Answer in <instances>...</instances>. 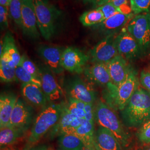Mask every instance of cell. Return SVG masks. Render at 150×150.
I'll return each instance as SVG.
<instances>
[{
  "label": "cell",
  "instance_id": "1",
  "mask_svg": "<svg viewBox=\"0 0 150 150\" xmlns=\"http://www.w3.org/2000/svg\"><path fill=\"white\" fill-rule=\"evenodd\" d=\"M123 122L129 127H139L150 120L149 92L139 88L121 111Z\"/></svg>",
  "mask_w": 150,
  "mask_h": 150
},
{
  "label": "cell",
  "instance_id": "2",
  "mask_svg": "<svg viewBox=\"0 0 150 150\" xmlns=\"http://www.w3.org/2000/svg\"><path fill=\"white\" fill-rule=\"evenodd\" d=\"M137 72L132 68L125 80L118 85L110 82L103 93L105 103L113 110L122 111L139 88Z\"/></svg>",
  "mask_w": 150,
  "mask_h": 150
},
{
  "label": "cell",
  "instance_id": "3",
  "mask_svg": "<svg viewBox=\"0 0 150 150\" xmlns=\"http://www.w3.org/2000/svg\"><path fill=\"white\" fill-rule=\"evenodd\" d=\"M64 105L52 104L43 108L33 124L25 150L36 145L48 131L59 122Z\"/></svg>",
  "mask_w": 150,
  "mask_h": 150
},
{
  "label": "cell",
  "instance_id": "4",
  "mask_svg": "<svg viewBox=\"0 0 150 150\" xmlns=\"http://www.w3.org/2000/svg\"><path fill=\"white\" fill-rule=\"evenodd\" d=\"M95 121L99 126L110 130L122 145L123 149L129 146L131 136L112 108L106 103L99 101L95 106Z\"/></svg>",
  "mask_w": 150,
  "mask_h": 150
},
{
  "label": "cell",
  "instance_id": "5",
  "mask_svg": "<svg viewBox=\"0 0 150 150\" xmlns=\"http://www.w3.org/2000/svg\"><path fill=\"white\" fill-rule=\"evenodd\" d=\"M32 1L38 30L46 40H50L56 33L61 12L46 0Z\"/></svg>",
  "mask_w": 150,
  "mask_h": 150
},
{
  "label": "cell",
  "instance_id": "6",
  "mask_svg": "<svg viewBox=\"0 0 150 150\" xmlns=\"http://www.w3.org/2000/svg\"><path fill=\"white\" fill-rule=\"evenodd\" d=\"M127 30L135 38L142 52H145L150 43V13L137 15L129 22Z\"/></svg>",
  "mask_w": 150,
  "mask_h": 150
},
{
  "label": "cell",
  "instance_id": "7",
  "mask_svg": "<svg viewBox=\"0 0 150 150\" xmlns=\"http://www.w3.org/2000/svg\"><path fill=\"white\" fill-rule=\"evenodd\" d=\"M116 32L108 34L101 40L90 52V59L93 63L107 64L118 55L116 47Z\"/></svg>",
  "mask_w": 150,
  "mask_h": 150
},
{
  "label": "cell",
  "instance_id": "8",
  "mask_svg": "<svg viewBox=\"0 0 150 150\" xmlns=\"http://www.w3.org/2000/svg\"><path fill=\"white\" fill-rule=\"evenodd\" d=\"M90 56L74 47L65 48L62 54L61 64L64 70L78 74L83 72Z\"/></svg>",
  "mask_w": 150,
  "mask_h": 150
},
{
  "label": "cell",
  "instance_id": "9",
  "mask_svg": "<svg viewBox=\"0 0 150 150\" xmlns=\"http://www.w3.org/2000/svg\"><path fill=\"white\" fill-rule=\"evenodd\" d=\"M21 29L24 36L31 39L40 37L37 19L32 0H22Z\"/></svg>",
  "mask_w": 150,
  "mask_h": 150
},
{
  "label": "cell",
  "instance_id": "10",
  "mask_svg": "<svg viewBox=\"0 0 150 150\" xmlns=\"http://www.w3.org/2000/svg\"><path fill=\"white\" fill-rule=\"evenodd\" d=\"M116 42L118 54L126 60L136 59L142 53L137 42L127 28H122L118 33Z\"/></svg>",
  "mask_w": 150,
  "mask_h": 150
},
{
  "label": "cell",
  "instance_id": "11",
  "mask_svg": "<svg viewBox=\"0 0 150 150\" xmlns=\"http://www.w3.org/2000/svg\"><path fill=\"white\" fill-rule=\"evenodd\" d=\"M33 110L25 101L18 98L11 114L7 126L14 127L26 132L32 123Z\"/></svg>",
  "mask_w": 150,
  "mask_h": 150
},
{
  "label": "cell",
  "instance_id": "12",
  "mask_svg": "<svg viewBox=\"0 0 150 150\" xmlns=\"http://www.w3.org/2000/svg\"><path fill=\"white\" fill-rule=\"evenodd\" d=\"M66 91L70 98L85 103L93 105L96 99V92L93 88L79 77H75L70 80Z\"/></svg>",
  "mask_w": 150,
  "mask_h": 150
},
{
  "label": "cell",
  "instance_id": "13",
  "mask_svg": "<svg viewBox=\"0 0 150 150\" xmlns=\"http://www.w3.org/2000/svg\"><path fill=\"white\" fill-rule=\"evenodd\" d=\"M41 74V88L48 101L59 100L63 96L62 90L54 76V72L47 66L39 67Z\"/></svg>",
  "mask_w": 150,
  "mask_h": 150
},
{
  "label": "cell",
  "instance_id": "14",
  "mask_svg": "<svg viewBox=\"0 0 150 150\" xmlns=\"http://www.w3.org/2000/svg\"><path fill=\"white\" fill-rule=\"evenodd\" d=\"M64 50L58 46L41 45L38 47V53L43 59L46 66L54 74L59 75L64 70L61 64L62 54Z\"/></svg>",
  "mask_w": 150,
  "mask_h": 150
},
{
  "label": "cell",
  "instance_id": "15",
  "mask_svg": "<svg viewBox=\"0 0 150 150\" xmlns=\"http://www.w3.org/2000/svg\"><path fill=\"white\" fill-rule=\"evenodd\" d=\"M107 68L113 83L118 85L125 80L129 76L132 67L127 60L118 54L107 64Z\"/></svg>",
  "mask_w": 150,
  "mask_h": 150
},
{
  "label": "cell",
  "instance_id": "16",
  "mask_svg": "<svg viewBox=\"0 0 150 150\" xmlns=\"http://www.w3.org/2000/svg\"><path fill=\"white\" fill-rule=\"evenodd\" d=\"M94 146L96 150H123L115 136L110 130L100 126L95 130Z\"/></svg>",
  "mask_w": 150,
  "mask_h": 150
},
{
  "label": "cell",
  "instance_id": "17",
  "mask_svg": "<svg viewBox=\"0 0 150 150\" xmlns=\"http://www.w3.org/2000/svg\"><path fill=\"white\" fill-rule=\"evenodd\" d=\"M86 79L92 83L106 87L111 82L107 65L102 63H93L91 66H86L83 71Z\"/></svg>",
  "mask_w": 150,
  "mask_h": 150
},
{
  "label": "cell",
  "instance_id": "18",
  "mask_svg": "<svg viewBox=\"0 0 150 150\" xmlns=\"http://www.w3.org/2000/svg\"><path fill=\"white\" fill-rule=\"evenodd\" d=\"M3 40V51L0 55V59L5 61L11 67L16 68L20 64L21 56L16 46L15 39L12 34L8 32Z\"/></svg>",
  "mask_w": 150,
  "mask_h": 150
},
{
  "label": "cell",
  "instance_id": "19",
  "mask_svg": "<svg viewBox=\"0 0 150 150\" xmlns=\"http://www.w3.org/2000/svg\"><path fill=\"white\" fill-rule=\"evenodd\" d=\"M22 95L27 102L33 106L46 107L48 101L41 87L33 83H22Z\"/></svg>",
  "mask_w": 150,
  "mask_h": 150
},
{
  "label": "cell",
  "instance_id": "20",
  "mask_svg": "<svg viewBox=\"0 0 150 150\" xmlns=\"http://www.w3.org/2000/svg\"><path fill=\"white\" fill-rule=\"evenodd\" d=\"M134 15V14L132 13L127 14L120 12L105 20L102 23L95 26L100 31L107 32L108 34L116 32V31L120 28H122L123 26L129 23L133 18Z\"/></svg>",
  "mask_w": 150,
  "mask_h": 150
},
{
  "label": "cell",
  "instance_id": "21",
  "mask_svg": "<svg viewBox=\"0 0 150 150\" xmlns=\"http://www.w3.org/2000/svg\"><path fill=\"white\" fill-rule=\"evenodd\" d=\"M82 119L77 117L70 113L64 105L62 113L58 122V131L61 135L74 134L76 130L82 123Z\"/></svg>",
  "mask_w": 150,
  "mask_h": 150
},
{
  "label": "cell",
  "instance_id": "22",
  "mask_svg": "<svg viewBox=\"0 0 150 150\" xmlns=\"http://www.w3.org/2000/svg\"><path fill=\"white\" fill-rule=\"evenodd\" d=\"M17 98L13 93H4L0 97V127L7 126L10 122L11 114Z\"/></svg>",
  "mask_w": 150,
  "mask_h": 150
},
{
  "label": "cell",
  "instance_id": "23",
  "mask_svg": "<svg viewBox=\"0 0 150 150\" xmlns=\"http://www.w3.org/2000/svg\"><path fill=\"white\" fill-rule=\"evenodd\" d=\"M95 123L83 118L82 119L80 126L76 130L74 134L79 137L82 141L85 146L95 147Z\"/></svg>",
  "mask_w": 150,
  "mask_h": 150
},
{
  "label": "cell",
  "instance_id": "24",
  "mask_svg": "<svg viewBox=\"0 0 150 150\" xmlns=\"http://www.w3.org/2000/svg\"><path fill=\"white\" fill-rule=\"evenodd\" d=\"M25 132L21 129L10 126L1 128L0 145L1 149L5 146L15 144L23 137Z\"/></svg>",
  "mask_w": 150,
  "mask_h": 150
},
{
  "label": "cell",
  "instance_id": "25",
  "mask_svg": "<svg viewBox=\"0 0 150 150\" xmlns=\"http://www.w3.org/2000/svg\"><path fill=\"white\" fill-rule=\"evenodd\" d=\"M58 144L59 149L64 150H81L85 146L82 141L74 134L60 135Z\"/></svg>",
  "mask_w": 150,
  "mask_h": 150
},
{
  "label": "cell",
  "instance_id": "26",
  "mask_svg": "<svg viewBox=\"0 0 150 150\" xmlns=\"http://www.w3.org/2000/svg\"><path fill=\"white\" fill-rule=\"evenodd\" d=\"M79 20L83 26L85 27L95 26L105 20L102 11L98 8L85 12L80 17Z\"/></svg>",
  "mask_w": 150,
  "mask_h": 150
},
{
  "label": "cell",
  "instance_id": "27",
  "mask_svg": "<svg viewBox=\"0 0 150 150\" xmlns=\"http://www.w3.org/2000/svg\"><path fill=\"white\" fill-rule=\"evenodd\" d=\"M0 78L1 82L11 83L18 81L16 68L11 67L5 61L0 59Z\"/></svg>",
  "mask_w": 150,
  "mask_h": 150
},
{
  "label": "cell",
  "instance_id": "28",
  "mask_svg": "<svg viewBox=\"0 0 150 150\" xmlns=\"http://www.w3.org/2000/svg\"><path fill=\"white\" fill-rule=\"evenodd\" d=\"M19 65L28 73L41 80V74L39 67L36 66L26 54H23L22 55Z\"/></svg>",
  "mask_w": 150,
  "mask_h": 150
},
{
  "label": "cell",
  "instance_id": "29",
  "mask_svg": "<svg viewBox=\"0 0 150 150\" xmlns=\"http://www.w3.org/2000/svg\"><path fill=\"white\" fill-rule=\"evenodd\" d=\"M16 75L18 81L22 83H33L41 87V81L28 73L20 65L16 68Z\"/></svg>",
  "mask_w": 150,
  "mask_h": 150
},
{
  "label": "cell",
  "instance_id": "30",
  "mask_svg": "<svg viewBox=\"0 0 150 150\" xmlns=\"http://www.w3.org/2000/svg\"><path fill=\"white\" fill-rule=\"evenodd\" d=\"M22 0H12L9 6L10 15L16 25L21 27Z\"/></svg>",
  "mask_w": 150,
  "mask_h": 150
},
{
  "label": "cell",
  "instance_id": "31",
  "mask_svg": "<svg viewBox=\"0 0 150 150\" xmlns=\"http://www.w3.org/2000/svg\"><path fill=\"white\" fill-rule=\"evenodd\" d=\"M132 12L135 15L148 12L150 8V0H130Z\"/></svg>",
  "mask_w": 150,
  "mask_h": 150
},
{
  "label": "cell",
  "instance_id": "32",
  "mask_svg": "<svg viewBox=\"0 0 150 150\" xmlns=\"http://www.w3.org/2000/svg\"><path fill=\"white\" fill-rule=\"evenodd\" d=\"M106 3H110L116 7L123 13H131L132 10L130 6V0H104L102 5Z\"/></svg>",
  "mask_w": 150,
  "mask_h": 150
},
{
  "label": "cell",
  "instance_id": "33",
  "mask_svg": "<svg viewBox=\"0 0 150 150\" xmlns=\"http://www.w3.org/2000/svg\"><path fill=\"white\" fill-rule=\"evenodd\" d=\"M137 137L143 144H150V120L141 126L137 132Z\"/></svg>",
  "mask_w": 150,
  "mask_h": 150
},
{
  "label": "cell",
  "instance_id": "34",
  "mask_svg": "<svg viewBox=\"0 0 150 150\" xmlns=\"http://www.w3.org/2000/svg\"><path fill=\"white\" fill-rule=\"evenodd\" d=\"M97 8L102 11L105 16V20L120 12V10L116 7L110 3H106L100 6L97 7Z\"/></svg>",
  "mask_w": 150,
  "mask_h": 150
},
{
  "label": "cell",
  "instance_id": "35",
  "mask_svg": "<svg viewBox=\"0 0 150 150\" xmlns=\"http://www.w3.org/2000/svg\"><path fill=\"white\" fill-rule=\"evenodd\" d=\"M9 15V7L0 6V24L1 30H4L8 26V19Z\"/></svg>",
  "mask_w": 150,
  "mask_h": 150
},
{
  "label": "cell",
  "instance_id": "36",
  "mask_svg": "<svg viewBox=\"0 0 150 150\" xmlns=\"http://www.w3.org/2000/svg\"><path fill=\"white\" fill-rule=\"evenodd\" d=\"M85 118L86 120L95 123V107L93 104L86 103L84 108Z\"/></svg>",
  "mask_w": 150,
  "mask_h": 150
},
{
  "label": "cell",
  "instance_id": "37",
  "mask_svg": "<svg viewBox=\"0 0 150 150\" xmlns=\"http://www.w3.org/2000/svg\"><path fill=\"white\" fill-rule=\"evenodd\" d=\"M140 82L147 91L150 93V72L143 70L140 75Z\"/></svg>",
  "mask_w": 150,
  "mask_h": 150
},
{
  "label": "cell",
  "instance_id": "38",
  "mask_svg": "<svg viewBox=\"0 0 150 150\" xmlns=\"http://www.w3.org/2000/svg\"><path fill=\"white\" fill-rule=\"evenodd\" d=\"M65 106H66V108L68 110V111L70 113H71L72 114H73L74 115L77 116L79 118H85V112H84V111H83L80 108L76 107L75 105H72V103H71L70 102H69L68 104L67 105H65Z\"/></svg>",
  "mask_w": 150,
  "mask_h": 150
},
{
  "label": "cell",
  "instance_id": "39",
  "mask_svg": "<svg viewBox=\"0 0 150 150\" xmlns=\"http://www.w3.org/2000/svg\"><path fill=\"white\" fill-rule=\"evenodd\" d=\"M85 4H91L96 6L101 5L104 0H83Z\"/></svg>",
  "mask_w": 150,
  "mask_h": 150
},
{
  "label": "cell",
  "instance_id": "40",
  "mask_svg": "<svg viewBox=\"0 0 150 150\" xmlns=\"http://www.w3.org/2000/svg\"><path fill=\"white\" fill-rule=\"evenodd\" d=\"M28 150H49V149L47 145H41L33 146Z\"/></svg>",
  "mask_w": 150,
  "mask_h": 150
},
{
  "label": "cell",
  "instance_id": "41",
  "mask_svg": "<svg viewBox=\"0 0 150 150\" xmlns=\"http://www.w3.org/2000/svg\"><path fill=\"white\" fill-rule=\"evenodd\" d=\"M12 0H0V4L1 6L9 7L10 5Z\"/></svg>",
  "mask_w": 150,
  "mask_h": 150
},
{
  "label": "cell",
  "instance_id": "42",
  "mask_svg": "<svg viewBox=\"0 0 150 150\" xmlns=\"http://www.w3.org/2000/svg\"><path fill=\"white\" fill-rule=\"evenodd\" d=\"M138 150H150V144H146L144 146L140 147Z\"/></svg>",
  "mask_w": 150,
  "mask_h": 150
},
{
  "label": "cell",
  "instance_id": "43",
  "mask_svg": "<svg viewBox=\"0 0 150 150\" xmlns=\"http://www.w3.org/2000/svg\"><path fill=\"white\" fill-rule=\"evenodd\" d=\"M81 150H96L95 147H89L87 146H84Z\"/></svg>",
  "mask_w": 150,
  "mask_h": 150
},
{
  "label": "cell",
  "instance_id": "44",
  "mask_svg": "<svg viewBox=\"0 0 150 150\" xmlns=\"http://www.w3.org/2000/svg\"><path fill=\"white\" fill-rule=\"evenodd\" d=\"M3 150H15L14 149H11V148H6L3 149Z\"/></svg>",
  "mask_w": 150,
  "mask_h": 150
},
{
  "label": "cell",
  "instance_id": "45",
  "mask_svg": "<svg viewBox=\"0 0 150 150\" xmlns=\"http://www.w3.org/2000/svg\"><path fill=\"white\" fill-rule=\"evenodd\" d=\"M58 150H62V149H59Z\"/></svg>",
  "mask_w": 150,
  "mask_h": 150
},
{
  "label": "cell",
  "instance_id": "46",
  "mask_svg": "<svg viewBox=\"0 0 150 150\" xmlns=\"http://www.w3.org/2000/svg\"><path fill=\"white\" fill-rule=\"evenodd\" d=\"M149 93H150V92H149Z\"/></svg>",
  "mask_w": 150,
  "mask_h": 150
}]
</instances>
